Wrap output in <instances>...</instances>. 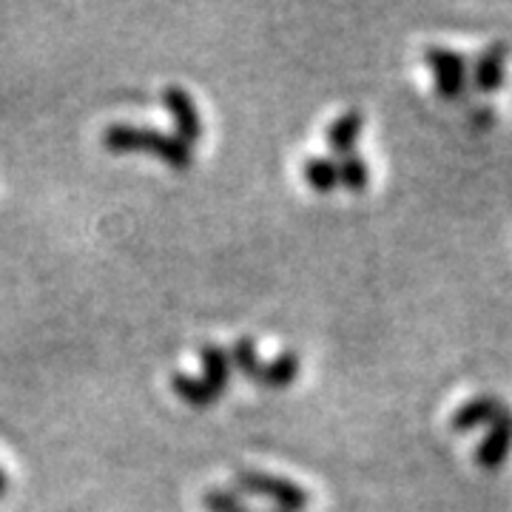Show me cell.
<instances>
[{"label": "cell", "mask_w": 512, "mask_h": 512, "mask_svg": "<svg viewBox=\"0 0 512 512\" xmlns=\"http://www.w3.org/2000/svg\"><path fill=\"white\" fill-rule=\"evenodd\" d=\"M424 60L433 72L436 80V92L447 100H458L464 94V83H467V60L453 49L444 46H427L424 49Z\"/></svg>", "instance_id": "obj_3"}, {"label": "cell", "mask_w": 512, "mask_h": 512, "mask_svg": "<svg viewBox=\"0 0 512 512\" xmlns=\"http://www.w3.org/2000/svg\"><path fill=\"white\" fill-rule=\"evenodd\" d=\"M504 410H507V404L501 402V399H495V396H476V399H470V402H464L458 407L456 413H453V419H450V427L456 433H467V430H473L478 424H493Z\"/></svg>", "instance_id": "obj_7"}, {"label": "cell", "mask_w": 512, "mask_h": 512, "mask_svg": "<svg viewBox=\"0 0 512 512\" xmlns=\"http://www.w3.org/2000/svg\"><path fill=\"white\" fill-rule=\"evenodd\" d=\"M171 387H174V393L183 399L185 404H191V407H208V404H214L220 399V393L217 390H211L208 384L200 379H194V376H188V373H177L174 379H171Z\"/></svg>", "instance_id": "obj_12"}, {"label": "cell", "mask_w": 512, "mask_h": 512, "mask_svg": "<svg viewBox=\"0 0 512 512\" xmlns=\"http://www.w3.org/2000/svg\"><path fill=\"white\" fill-rule=\"evenodd\" d=\"M302 177H305V183L311 185L313 191L330 194V191L339 185V168H336V160L316 154V157H308V160H305V165H302Z\"/></svg>", "instance_id": "obj_11"}, {"label": "cell", "mask_w": 512, "mask_h": 512, "mask_svg": "<svg viewBox=\"0 0 512 512\" xmlns=\"http://www.w3.org/2000/svg\"><path fill=\"white\" fill-rule=\"evenodd\" d=\"M200 362H202V382L208 384L211 390L217 393H225L228 390V382H231V373H234V365H231V356L228 350L220 348L217 342H208L200 348Z\"/></svg>", "instance_id": "obj_9"}, {"label": "cell", "mask_w": 512, "mask_h": 512, "mask_svg": "<svg viewBox=\"0 0 512 512\" xmlns=\"http://www.w3.org/2000/svg\"><path fill=\"white\" fill-rule=\"evenodd\" d=\"M234 493H248L259 495V498H268L274 501L276 510L282 512H305L311 510L313 495L293 484L288 478L271 476V473H259V470H239L234 476Z\"/></svg>", "instance_id": "obj_2"}, {"label": "cell", "mask_w": 512, "mask_h": 512, "mask_svg": "<svg viewBox=\"0 0 512 512\" xmlns=\"http://www.w3.org/2000/svg\"><path fill=\"white\" fill-rule=\"evenodd\" d=\"M163 106L174 120V134L185 140L188 146H197L202 137V117L194 97L185 92L183 86H165L163 89Z\"/></svg>", "instance_id": "obj_4"}, {"label": "cell", "mask_w": 512, "mask_h": 512, "mask_svg": "<svg viewBox=\"0 0 512 512\" xmlns=\"http://www.w3.org/2000/svg\"><path fill=\"white\" fill-rule=\"evenodd\" d=\"M512 450V410L507 407L498 419L490 424V433L478 444L476 461L484 470H498Z\"/></svg>", "instance_id": "obj_5"}, {"label": "cell", "mask_w": 512, "mask_h": 512, "mask_svg": "<svg viewBox=\"0 0 512 512\" xmlns=\"http://www.w3.org/2000/svg\"><path fill=\"white\" fill-rule=\"evenodd\" d=\"M103 146L114 154H131V151H148L157 154L165 165L188 171L194 165V146H188L177 134H168L160 128L131 126V123H111L103 131Z\"/></svg>", "instance_id": "obj_1"}, {"label": "cell", "mask_w": 512, "mask_h": 512, "mask_svg": "<svg viewBox=\"0 0 512 512\" xmlns=\"http://www.w3.org/2000/svg\"><path fill=\"white\" fill-rule=\"evenodd\" d=\"M473 120H476L478 126H490V123H493V109H476V117H473Z\"/></svg>", "instance_id": "obj_16"}, {"label": "cell", "mask_w": 512, "mask_h": 512, "mask_svg": "<svg viewBox=\"0 0 512 512\" xmlns=\"http://www.w3.org/2000/svg\"><path fill=\"white\" fill-rule=\"evenodd\" d=\"M268 512H282V510H268Z\"/></svg>", "instance_id": "obj_18"}, {"label": "cell", "mask_w": 512, "mask_h": 512, "mask_svg": "<svg viewBox=\"0 0 512 512\" xmlns=\"http://www.w3.org/2000/svg\"><path fill=\"white\" fill-rule=\"evenodd\" d=\"M299 370H302L299 356H296L293 350H282L279 356H274L271 362L262 365V373H259L256 384L271 387V390H282V387H291V384L296 382Z\"/></svg>", "instance_id": "obj_10"}, {"label": "cell", "mask_w": 512, "mask_h": 512, "mask_svg": "<svg viewBox=\"0 0 512 512\" xmlns=\"http://www.w3.org/2000/svg\"><path fill=\"white\" fill-rule=\"evenodd\" d=\"M228 356H231V365L237 367L245 379H251V382L259 379V373H262V365H265V362L259 359V353H256V342L251 339V336H239L237 342H234V348L228 350Z\"/></svg>", "instance_id": "obj_13"}, {"label": "cell", "mask_w": 512, "mask_h": 512, "mask_svg": "<svg viewBox=\"0 0 512 512\" xmlns=\"http://www.w3.org/2000/svg\"><path fill=\"white\" fill-rule=\"evenodd\" d=\"M202 507L208 512H254L248 510V504L239 498V493L234 490H208V493L202 495Z\"/></svg>", "instance_id": "obj_15"}, {"label": "cell", "mask_w": 512, "mask_h": 512, "mask_svg": "<svg viewBox=\"0 0 512 512\" xmlns=\"http://www.w3.org/2000/svg\"><path fill=\"white\" fill-rule=\"evenodd\" d=\"M362 126H365V114L359 109H348L345 114H339L328 126V131H325L330 151L339 154V157L353 154L356 143H359V134H362Z\"/></svg>", "instance_id": "obj_8"}, {"label": "cell", "mask_w": 512, "mask_h": 512, "mask_svg": "<svg viewBox=\"0 0 512 512\" xmlns=\"http://www.w3.org/2000/svg\"><path fill=\"white\" fill-rule=\"evenodd\" d=\"M6 490H9V478H6V473L0 470V495L6 493Z\"/></svg>", "instance_id": "obj_17"}, {"label": "cell", "mask_w": 512, "mask_h": 512, "mask_svg": "<svg viewBox=\"0 0 512 512\" xmlns=\"http://www.w3.org/2000/svg\"><path fill=\"white\" fill-rule=\"evenodd\" d=\"M336 168H339V185H345L348 191H365L367 180H370V171H367V163L353 151V154H345L336 160Z\"/></svg>", "instance_id": "obj_14"}, {"label": "cell", "mask_w": 512, "mask_h": 512, "mask_svg": "<svg viewBox=\"0 0 512 512\" xmlns=\"http://www.w3.org/2000/svg\"><path fill=\"white\" fill-rule=\"evenodd\" d=\"M507 57H510V43H504V40L490 43L476 57V63H473V83L481 92H498V86L504 83V63H507Z\"/></svg>", "instance_id": "obj_6"}]
</instances>
